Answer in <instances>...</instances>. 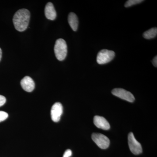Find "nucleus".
<instances>
[{
	"mask_svg": "<svg viewBox=\"0 0 157 157\" xmlns=\"http://www.w3.org/2000/svg\"><path fill=\"white\" fill-rule=\"evenodd\" d=\"M30 13L26 9H21L14 14L13 21L14 28L19 32L25 31L28 27Z\"/></svg>",
	"mask_w": 157,
	"mask_h": 157,
	"instance_id": "nucleus-1",
	"label": "nucleus"
},
{
	"mask_svg": "<svg viewBox=\"0 0 157 157\" xmlns=\"http://www.w3.org/2000/svg\"><path fill=\"white\" fill-rule=\"evenodd\" d=\"M54 52L57 59L59 61L63 60L67 54V45L64 39H57L54 46Z\"/></svg>",
	"mask_w": 157,
	"mask_h": 157,
	"instance_id": "nucleus-2",
	"label": "nucleus"
},
{
	"mask_svg": "<svg viewBox=\"0 0 157 157\" xmlns=\"http://www.w3.org/2000/svg\"><path fill=\"white\" fill-rule=\"evenodd\" d=\"M115 56V52L111 50L103 49L98 52L97 61L99 64H105L113 59Z\"/></svg>",
	"mask_w": 157,
	"mask_h": 157,
	"instance_id": "nucleus-3",
	"label": "nucleus"
},
{
	"mask_svg": "<svg viewBox=\"0 0 157 157\" xmlns=\"http://www.w3.org/2000/svg\"><path fill=\"white\" fill-rule=\"evenodd\" d=\"M92 139L99 147L105 149L109 147L110 141L109 138L100 133H93L92 135Z\"/></svg>",
	"mask_w": 157,
	"mask_h": 157,
	"instance_id": "nucleus-4",
	"label": "nucleus"
},
{
	"mask_svg": "<svg viewBox=\"0 0 157 157\" xmlns=\"http://www.w3.org/2000/svg\"><path fill=\"white\" fill-rule=\"evenodd\" d=\"M128 143L130 150L135 155L140 154L142 152L141 144L135 139L133 133H129L128 136Z\"/></svg>",
	"mask_w": 157,
	"mask_h": 157,
	"instance_id": "nucleus-5",
	"label": "nucleus"
},
{
	"mask_svg": "<svg viewBox=\"0 0 157 157\" xmlns=\"http://www.w3.org/2000/svg\"><path fill=\"white\" fill-rule=\"evenodd\" d=\"M112 94L118 98L131 103L135 101V97L132 93L123 89H114L112 90Z\"/></svg>",
	"mask_w": 157,
	"mask_h": 157,
	"instance_id": "nucleus-6",
	"label": "nucleus"
},
{
	"mask_svg": "<svg viewBox=\"0 0 157 157\" xmlns=\"http://www.w3.org/2000/svg\"><path fill=\"white\" fill-rule=\"evenodd\" d=\"M63 107L60 103H56L54 104L51 110V116L52 121L58 122L60 120L63 114Z\"/></svg>",
	"mask_w": 157,
	"mask_h": 157,
	"instance_id": "nucleus-7",
	"label": "nucleus"
},
{
	"mask_svg": "<svg viewBox=\"0 0 157 157\" xmlns=\"http://www.w3.org/2000/svg\"><path fill=\"white\" fill-rule=\"evenodd\" d=\"M21 85L23 89L28 92H31L35 89V82L33 78L29 76H26L21 79Z\"/></svg>",
	"mask_w": 157,
	"mask_h": 157,
	"instance_id": "nucleus-8",
	"label": "nucleus"
},
{
	"mask_svg": "<svg viewBox=\"0 0 157 157\" xmlns=\"http://www.w3.org/2000/svg\"><path fill=\"white\" fill-rule=\"evenodd\" d=\"M94 123L99 128L108 130L110 128V125L107 120L103 117L96 116L94 117Z\"/></svg>",
	"mask_w": 157,
	"mask_h": 157,
	"instance_id": "nucleus-9",
	"label": "nucleus"
},
{
	"mask_svg": "<svg viewBox=\"0 0 157 157\" xmlns=\"http://www.w3.org/2000/svg\"><path fill=\"white\" fill-rule=\"evenodd\" d=\"M45 17L50 20H54L56 17V12L52 3L48 2L46 4L45 9Z\"/></svg>",
	"mask_w": 157,
	"mask_h": 157,
	"instance_id": "nucleus-10",
	"label": "nucleus"
},
{
	"mask_svg": "<svg viewBox=\"0 0 157 157\" xmlns=\"http://www.w3.org/2000/svg\"><path fill=\"white\" fill-rule=\"evenodd\" d=\"M68 22L71 28L74 31H77L78 29V17L75 13L70 12L68 18Z\"/></svg>",
	"mask_w": 157,
	"mask_h": 157,
	"instance_id": "nucleus-11",
	"label": "nucleus"
},
{
	"mask_svg": "<svg viewBox=\"0 0 157 157\" xmlns=\"http://www.w3.org/2000/svg\"><path fill=\"white\" fill-rule=\"evenodd\" d=\"M157 29L156 27L153 28L144 32L143 34L144 38L147 39H153L156 36Z\"/></svg>",
	"mask_w": 157,
	"mask_h": 157,
	"instance_id": "nucleus-12",
	"label": "nucleus"
},
{
	"mask_svg": "<svg viewBox=\"0 0 157 157\" xmlns=\"http://www.w3.org/2000/svg\"><path fill=\"white\" fill-rule=\"evenodd\" d=\"M142 0H128L126 2L124 6L126 8H128L134 5H137L138 4L143 2Z\"/></svg>",
	"mask_w": 157,
	"mask_h": 157,
	"instance_id": "nucleus-13",
	"label": "nucleus"
},
{
	"mask_svg": "<svg viewBox=\"0 0 157 157\" xmlns=\"http://www.w3.org/2000/svg\"><path fill=\"white\" fill-rule=\"evenodd\" d=\"M9 115L8 113L3 111H0V122L6 120L8 117Z\"/></svg>",
	"mask_w": 157,
	"mask_h": 157,
	"instance_id": "nucleus-14",
	"label": "nucleus"
},
{
	"mask_svg": "<svg viewBox=\"0 0 157 157\" xmlns=\"http://www.w3.org/2000/svg\"><path fill=\"white\" fill-rule=\"evenodd\" d=\"M6 99L4 96L0 95V107L2 106L6 103Z\"/></svg>",
	"mask_w": 157,
	"mask_h": 157,
	"instance_id": "nucleus-15",
	"label": "nucleus"
},
{
	"mask_svg": "<svg viewBox=\"0 0 157 157\" xmlns=\"http://www.w3.org/2000/svg\"><path fill=\"white\" fill-rule=\"evenodd\" d=\"M72 155V151L70 149H67L65 151L63 157H70Z\"/></svg>",
	"mask_w": 157,
	"mask_h": 157,
	"instance_id": "nucleus-16",
	"label": "nucleus"
},
{
	"mask_svg": "<svg viewBox=\"0 0 157 157\" xmlns=\"http://www.w3.org/2000/svg\"><path fill=\"white\" fill-rule=\"evenodd\" d=\"M152 63L154 67H157V56L155 57L152 60Z\"/></svg>",
	"mask_w": 157,
	"mask_h": 157,
	"instance_id": "nucleus-17",
	"label": "nucleus"
},
{
	"mask_svg": "<svg viewBox=\"0 0 157 157\" xmlns=\"http://www.w3.org/2000/svg\"><path fill=\"white\" fill-rule=\"evenodd\" d=\"M2 51L1 48H0V61H1V59H2Z\"/></svg>",
	"mask_w": 157,
	"mask_h": 157,
	"instance_id": "nucleus-18",
	"label": "nucleus"
}]
</instances>
